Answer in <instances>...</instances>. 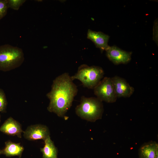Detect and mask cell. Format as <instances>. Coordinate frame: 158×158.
Segmentation results:
<instances>
[{
	"instance_id": "obj_1",
	"label": "cell",
	"mask_w": 158,
	"mask_h": 158,
	"mask_svg": "<svg viewBox=\"0 0 158 158\" xmlns=\"http://www.w3.org/2000/svg\"><path fill=\"white\" fill-rule=\"evenodd\" d=\"M78 91L77 86L68 73L57 77L53 81L51 90L46 95L50 100L48 110L59 117L64 116Z\"/></svg>"
},
{
	"instance_id": "obj_2",
	"label": "cell",
	"mask_w": 158,
	"mask_h": 158,
	"mask_svg": "<svg viewBox=\"0 0 158 158\" xmlns=\"http://www.w3.org/2000/svg\"><path fill=\"white\" fill-rule=\"evenodd\" d=\"M104 109L102 102L97 97H81L80 103L75 109L76 114L81 118L94 122L102 118Z\"/></svg>"
},
{
	"instance_id": "obj_3",
	"label": "cell",
	"mask_w": 158,
	"mask_h": 158,
	"mask_svg": "<svg viewBox=\"0 0 158 158\" xmlns=\"http://www.w3.org/2000/svg\"><path fill=\"white\" fill-rule=\"evenodd\" d=\"M24 60L22 49L8 44L0 46V70L7 71L20 66Z\"/></svg>"
},
{
	"instance_id": "obj_4",
	"label": "cell",
	"mask_w": 158,
	"mask_h": 158,
	"mask_svg": "<svg viewBox=\"0 0 158 158\" xmlns=\"http://www.w3.org/2000/svg\"><path fill=\"white\" fill-rule=\"evenodd\" d=\"M104 74L103 69L100 67L86 64L81 65L77 73L71 76L73 81L79 80L83 86L88 89H93L103 78Z\"/></svg>"
},
{
	"instance_id": "obj_5",
	"label": "cell",
	"mask_w": 158,
	"mask_h": 158,
	"mask_svg": "<svg viewBox=\"0 0 158 158\" xmlns=\"http://www.w3.org/2000/svg\"><path fill=\"white\" fill-rule=\"evenodd\" d=\"M95 95L100 100L108 103L115 102L117 99L111 78L104 77L95 87Z\"/></svg>"
},
{
	"instance_id": "obj_6",
	"label": "cell",
	"mask_w": 158,
	"mask_h": 158,
	"mask_svg": "<svg viewBox=\"0 0 158 158\" xmlns=\"http://www.w3.org/2000/svg\"><path fill=\"white\" fill-rule=\"evenodd\" d=\"M23 133L24 138L31 141L40 139L44 141L50 136L48 128L46 126L41 124H36L28 126Z\"/></svg>"
},
{
	"instance_id": "obj_7",
	"label": "cell",
	"mask_w": 158,
	"mask_h": 158,
	"mask_svg": "<svg viewBox=\"0 0 158 158\" xmlns=\"http://www.w3.org/2000/svg\"><path fill=\"white\" fill-rule=\"evenodd\" d=\"M106 51L108 58L115 65L127 64L131 59L132 52L124 51L116 46H109Z\"/></svg>"
},
{
	"instance_id": "obj_8",
	"label": "cell",
	"mask_w": 158,
	"mask_h": 158,
	"mask_svg": "<svg viewBox=\"0 0 158 158\" xmlns=\"http://www.w3.org/2000/svg\"><path fill=\"white\" fill-rule=\"evenodd\" d=\"M117 98L129 97L133 94L134 88L124 78L117 76L111 78Z\"/></svg>"
},
{
	"instance_id": "obj_9",
	"label": "cell",
	"mask_w": 158,
	"mask_h": 158,
	"mask_svg": "<svg viewBox=\"0 0 158 158\" xmlns=\"http://www.w3.org/2000/svg\"><path fill=\"white\" fill-rule=\"evenodd\" d=\"M0 131L7 135L21 138L23 132L20 123L11 117L7 119L0 127Z\"/></svg>"
},
{
	"instance_id": "obj_10",
	"label": "cell",
	"mask_w": 158,
	"mask_h": 158,
	"mask_svg": "<svg viewBox=\"0 0 158 158\" xmlns=\"http://www.w3.org/2000/svg\"><path fill=\"white\" fill-rule=\"evenodd\" d=\"M109 36L101 32H96L90 29L88 30L87 38L95 44L96 47L99 48L102 52L109 47L108 42Z\"/></svg>"
},
{
	"instance_id": "obj_11",
	"label": "cell",
	"mask_w": 158,
	"mask_h": 158,
	"mask_svg": "<svg viewBox=\"0 0 158 158\" xmlns=\"http://www.w3.org/2000/svg\"><path fill=\"white\" fill-rule=\"evenodd\" d=\"M24 150V147L20 143H16L9 140L5 142L4 148L0 149V155L3 154L7 157L18 156L20 158Z\"/></svg>"
},
{
	"instance_id": "obj_12",
	"label": "cell",
	"mask_w": 158,
	"mask_h": 158,
	"mask_svg": "<svg viewBox=\"0 0 158 158\" xmlns=\"http://www.w3.org/2000/svg\"><path fill=\"white\" fill-rule=\"evenodd\" d=\"M139 158H156L158 154V144L155 141L145 143L140 148Z\"/></svg>"
},
{
	"instance_id": "obj_13",
	"label": "cell",
	"mask_w": 158,
	"mask_h": 158,
	"mask_svg": "<svg viewBox=\"0 0 158 158\" xmlns=\"http://www.w3.org/2000/svg\"><path fill=\"white\" fill-rule=\"evenodd\" d=\"M44 141V146L40 148L41 152L42 153V158H57V150L50 136L47 137Z\"/></svg>"
},
{
	"instance_id": "obj_14",
	"label": "cell",
	"mask_w": 158,
	"mask_h": 158,
	"mask_svg": "<svg viewBox=\"0 0 158 158\" xmlns=\"http://www.w3.org/2000/svg\"><path fill=\"white\" fill-rule=\"evenodd\" d=\"M26 1L25 0H8V8L18 10Z\"/></svg>"
},
{
	"instance_id": "obj_15",
	"label": "cell",
	"mask_w": 158,
	"mask_h": 158,
	"mask_svg": "<svg viewBox=\"0 0 158 158\" xmlns=\"http://www.w3.org/2000/svg\"><path fill=\"white\" fill-rule=\"evenodd\" d=\"M7 101L5 93L0 88V112H5L7 105Z\"/></svg>"
},
{
	"instance_id": "obj_16",
	"label": "cell",
	"mask_w": 158,
	"mask_h": 158,
	"mask_svg": "<svg viewBox=\"0 0 158 158\" xmlns=\"http://www.w3.org/2000/svg\"><path fill=\"white\" fill-rule=\"evenodd\" d=\"M8 8V0H0V20L6 15Z\"/></svg>"
},
{
	"instance_id": "obj_17",
	"label": "cell",
	"mask_w": 158,
	"mask_h": 158,
	"mask_svg": "<svg viewBox=\"0 0 158 158\" xmlns=\"http://www.w3.org/2000/svg\"><path fill=\"white\" fill-rule=\"evenodd\" d=\"M156 158H158V154L157 155Z\"/></svg>"
},
{
	"instance_id": "obj_18",
	"label": "cell",
	"mask_w": 158,
	"mask_h": 158,
	"mask_svg": "<svg viewBox=\"0 0 158 158\" xmlns=\"http://www.w3.org/2000/svg\"><path fill=\"white\" fill-rule=\"evenodd\" d=\"M0 117H0V121H1Z\"/></svg>"
}]
</instances>
